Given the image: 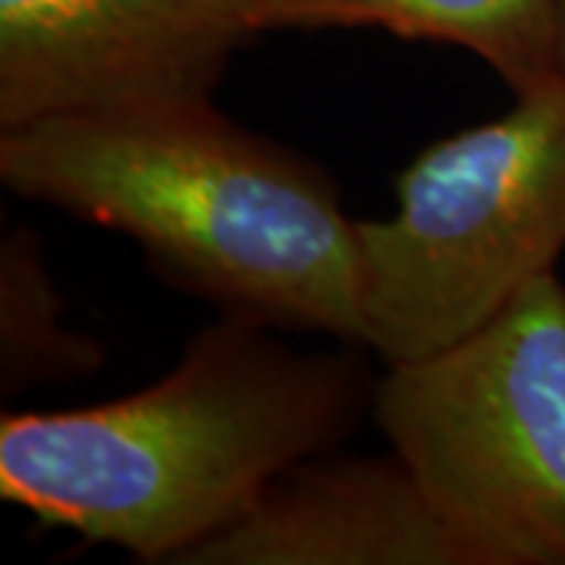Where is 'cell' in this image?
I'll return each mask as SVG.
<instances>
[{
    "instance_id": "6da1fadb",
    "label": "cell",
    "mask_w": 565,
    "mask_h": 565,
    "mask_svg": "<svg viewBox=\"0 0 565 565\" xmlns=\"http://www.w3.org/2000/svg\"><path fill=\"white\" fill-rule=\"evenodd\" d=\"M0 177L132 236L167 277L230 315L362 343L359 233L333 185L211 102L0 129Z\"/></svg>"
},
{
    "instance_id": "7a4b0ae2",
    "label": "cell",
    "mask_w": 565,
    "mask_h": 565,
    "mask_svg": "<svg viewBox=\"0 0 565 565\" xmlns=\"http://www.w3.org/2000/svg\"><path fill=\"white\" fill-rule=\"evenodd\" d=\"M359 367L296 355L230 315L154 386L76 412L0 422V497L39 522L177 565L282 471L333 446Z\"/></svg>"
},
{
    "instance_id": "3957f363",
    "label": "cell",
    "mask_w": 565,
    "mask_h": 565,
    "mask_svg": "<svg viewBox=\"0 0 565 565\" xmlns=\"http://www.w3.org/2000/svg\"><path fill=\"white\" fill-rule=\"evenodd\" d=\"M374 412L475 565H565V286L531 280L468 337L390 364Z\"/></svg>"
},
{
    "instance_id": "277c9868",
    "label": "cell",
    "mask_w": 565,
    "mask_h": 565,
    "mask_svg": "<svg viewBox=\"0 0 565 565\" xmlns=\"http://www.w3.org/2000/svg\"><path fill=\"white\" fill-rule=\"evenodd\" d=\"M390 221L355 223L362 343L412 362L468 337L565 248V82L437 141L396 182Z\"/></svg>"
},
{
    "instance_id": "5b68a950",
    "label": "cell",
    "mask_w": 565,
    "mask_h": 565,
    "mask_svg": "<svg viewBox=\"0 0 565 565\" xmlns=\"http://www.w3.org/2000/svg\"><path fill=\"white\" fill-rule=\"evenodd\" d=\"M270 0H0V129L145 104L211 102Z\"/></svg>"
},
{
    "instance_id": "8992f818",
    "label": "cell",
    "mask_w": 565,
    "mask_h": 565,
    "mask_svg": "<svg viewBox=\"0 0 565 565\" xmlns=\"http://www.w3.org/2000/svg\"><path fill=\"white\" fill-rule=\"evenodd\" d=\"M177 565H475L399 459L292 465Z\"/></svg>"
},
{
    "instance_id": "52a82bcc",
    "label": "cell",
    "mask_w": 565,
    "mask_h": 565,
    "mask_svg": "<svg viewBox=\"0 0 565 565\" xmlns=\"http://www.w3.org/2000/svg\"><path fill=\"white\" fill-rule=\"evenodd\" d=\"M323 25H381L459 44L493 66L515 98L565 82L559 0H270L267 29Z\"/></svg>"
},
{
    "instance_id": "ba28073f",
    "label": "cell",
    "mask_w": 565,
    "mask_h": 565,
    "mask_svg": "<svg viewBox=\"0 0 565 565\" xmlns=\"http://www.w3.org/2000/svg\"><path fill=\"white\" fill-rule=\"evenodd\" d=\"M0 352L7 390L70 381L95 371L104 359L95 340L66 330L39 243L25 230L13 233L0 252Z\"/></svg>"
},
{
    "instance_id": "9c48e42d",
    "label": "cell",
    "mask_w": 565,
    "mask_h": 565,
    "mask_svg": "<svg viewBox=\"0 0 565 565\" xmlns=\"http://www.w3.org/2000/svg\"><path fill=\"white\" fill-rule=\"evenodd\" d=\"M559 54H563V76H565V0H559Z\"/></svg>"
}]
</instances>
